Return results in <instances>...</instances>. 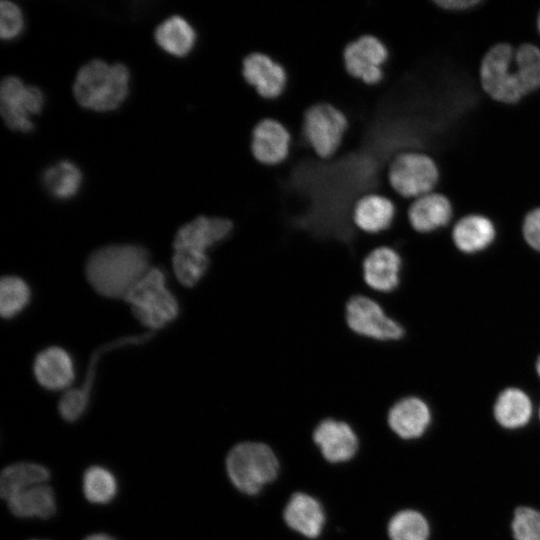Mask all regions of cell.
<instances>
[{"mask_svg": "<svg viewBox=\"0 0 540 540\" xmlns=\"http://www.w3.org/2000/svg\"><path fill=\"white\" fill-rule=\"evenodd\" d=\"M31 289L27 282L16 276L7 275L0 281V313L4 319L20 314L30 303Z\"/></svg>", "mask_w": 540, "mask_h": 540, "instance_id": "obj_30", "label": "cell"}, {"mask_svg": "<svg viewBox=\"0 0 540 540\" xmlns=\"http://www.w3.org/2000/svg\"><path fill=\"white\" fill-rule=\"evenodd\" d=\"M283 518L290 529L310 539L321 534L325 523V513L320 502L302 492H296L290 497Z\"/></svg>", "mask_w": 540, "mask_h": 540, "instance_id": "obj_20", "label": "cell"}, {"mask_svg": "<svg viewBox=\"0 0 540 540\" xmlns=\"http://www.w3.org/2000/svg\"><path fill=\"white\" fill-rule=\"evenodd\" d=\"M511 526L515 540H540V511L528 506L518 507Z\"/></svg>", "mask_w": 540, "mask_h": 540, "instance_id": "obj_32", "label": "cell"}, {"mask_svg": "<svg viewBox=\"0 0 540 540\" xmlns=\"http://www.w3.org/2000/svg\"><path fill=\"white\" fill-rule=\"evenodd\" d=\"M234 222L226 217L200 215L181 226L173 239V250L209 251L228 240L234 232Z\"/></svg>", "mask_w": 540, "mask_h": 540, "instance_id": "obj_15", "label": "cell"}, {"mask_svg": "<svg viewBox=\"0 0 540 540\" xmlns=\"http://www.w3.org/2000/svg\"><path fill=\"white\" fill-rule=\"evenodd\" d=\"M430 423L429 406L416 396H406L397 400L387 412L389 428L405 440L421 437Z\"/></svg>", "mask_w": 540, "mask_h": 540, "instance_id": "obj_18", "label": "cell"}, {"mask_svg": "<svg viewBox=\"0 0 540 540\" xmlns=\"http://www.w3.org/2000/svg\"><path fill=\"white\" fill-rule=\"evenodd\" d=\"M397 213V206L389 196L379 192H366L351 205L350 221L357 232L379 236L392 228Z\"/></svg>", "mask_w": 540, "mask_h": 540, "instance_id": "obj_14", "label": "cell"}, {"mask_svg": "<svg viewBox=\"0 0 540 540\" xmlns=\"http://www.w3.org/2000/svg\"><path fill=\"white\" fill-rule=\"evenodd\" d=\"M9 510L17 517H37L47 519L56 512L53 489L46 485H36L20 491L7 499Z\"/></svg>", "mask_w": 540, "mask_h": 540, "instance_id": "obj_23", "label": "cell"}, {"mask_svg": "<svg viewBox=\"0 0 540 540\" xmlns=\"http://www.w3.org/2000/svg\"><path fill=\"white\" fill-rule=\"evenodd\" d=\"M345 324L359 338L378 343H393L405 335L404 326L390 315L380 300L371 294L351 296L344 309Z\"/></svg>", "mask_w": 540, "mask_h": 540, "instance_id": "obj_5", "label": "cell"}, {"mask_svg": "<svg viewBox=\"0 0 540 540\" xmlns=\"http://www.w3.org/2000/svg\"><path fill=\"white\" fill-rule=\"evenodd\" d=\"M536 371H537L538 376L540 377V356L538 357L537 362H536Z\"/></svg>", "mask_w": 540, "mask_h": 540, "instance_id": "obj_39", "label": "cell"}, {"mask_svg": "<svg viewBox=\"0 0 540 540\" xmlns=\"http://www.w3.org/2000/svg\"><path fill=\"white\" fill-rule=\"evenodd\" d=\"M32 540H38V539H32Z\"/></svg>", "mask_w": 540, "mask_h": 540, "instance_id": "obj_41", "label": "cell"}, {"mask_svg": "<svg viewBox=\"0 0 540 540\" xmlns=\"http://www.w3.org/2000/svg\"><path fill=\"white\" fill-rule=\"evenodd\" d=\"M386 176L393 192L403 199L414 200L437 189L440 169L430 154L410 149L392 158Z\"/></svg>", "mask_w": 540, "mask_h": 540, "instance_id": "obj_7", "label": "cell"}, {"mask_svg": "<svg viewBox=\"0 0 540 540\" xmlns=\"http://www.w3.org/2000/svg\"><path fill=\"white\" fill-rule=\"evenodd\" d=\"M135 318L146 328L160 329L173 322L179 304L167 286L164 272L151 267L124 299Z\"/></svg>", "mask_w": 540, "mask_h": 540, "instance_id": "obj_3", "label": "cell"}, {"mask_svg": "<svg viewBox=\"0 0 540 540\" xmlns=\"http://www.w3.org/2000/svg\"><path fill=\"white\" fill-rule=\"evenodd\" d=\"M82 174L72 162L62 160L48 167L43 174V183L48 192L57 199H69L79 190Z\"/></svg>", "mask_w": 540, "mask_h": 540, "instance_id": "obj_28", "label": "cell"}, {"mask_svg": "<svg viewBox=\"0 0 540 540\" xmlns=\"http://www.w3.org/2000/svg\"><path fill=\"white\" fill-rule=\"evenodd\" d=\"M226 470L232 484L239 491L255 495L275 480L279 472V461L267 444L242 442L227 454Z\"/></svg>", "mask_w": 540, "mask_h": 540, "instance_id": "obj_4", "label": "cell"}, {"mask_svg": "<svg viewBox=\"0 0 540 540\" xmlns=\"http://www.w3.org/2000/svg\"><path fill=\"white\" fill-rule=\"evenodd\" d=\"M150 268V254L143 246L109 244L89 255L85 275L99 295L124 300Z\"/></svg>", "mask_w": 540, "mask_h": 540, "instance_id": "obj_1", "label": "cell"}, {"mask_svg": "<svg viewBox=\"0 0 540 540\" xmlns=\"http://www.w3.org/2000/svg\"><path fill=\"white\" fill-rule=\"evenodd\" d=\"M292 145V134L282 121L264 117L250 132V153L253 159L266 167L277 166L287 160Z\"/></svg>", "mask_w": 540, "mask_h": 540, "instance_id": "obj_13", "label": "cell"}, {"mask_svg": "<svg viewBox=\"0 0 540 540\" xmlns=\"http://www.w3.org/2000/svg\"><path fill=\"white\" fill-rule=\"evenodd\" d=\"M387 532L390 540H428L430 527L420 512L406 509L391 518Z\"/></svg>", "mask_w": 540, "mask_h": 540, "instance_id": "obj_31", "label": "cell"}, {"mask_svg": "<svg viewBox=\"0 0 540 540\" xmlns=\"http://www.w3.org/2000/svg\"><path fill=\"white\" fill-rule=\"evenodd\" d=\"M481 0H434L442 10L451 13H462L476 7Z\"/></svg>", "mask_w": 540, "mask_h": 540, "instance_id": "obj_36", "label": "cell"}, {"mask_svg": "<svg viewBox=\"0 0 540 540\" xmlns=\"http://www.w3.org/2000/svg\"><path fill=\"white\" fill-rule=\"evenodd\" d=\"M539 419H540V407H539Z\"/></svg>", "mask_w": 540, "mask_h": 540, "instance_id": "obj_40", "label": "cell"}, {"mask_svg": "<svg viewBox=\"0 0 540 540\" xmlns=\"http://www.w3.org/2000/svg\"><path fill=\"white\" fill-rule=\"evenodd\" d=\"M390 59L386 43L377 35L365 33L345 44L343 67L352 79L364 85H378L384 80V66Z\"/></svg>", "mask_w": 540, "mask_h": 540, "instance_id": "obj_9", "label": "cell"}, {"mask_svg": "<svg viewBox=\"0 0 540 540\" xmlns=\"http://www.w3.org/2000/svg\"><path fill=\"white\" fill-rule=\"evenodd\" d=\"M84 540H115L109 535L103 533L92 534L86 537Z\"/></svg>", "mask_w": 540, "mask_h": 540, "instance_id": "obj_37", "label": "cell"}, {"mask_svg": "<svg viewBox=\"0 0 540 540\" xmlns=\"http://www.w3.org/2000/svg\"><path fill=\"white\" fill-rule=\"evenodd\" d=\"M43 104V93L37 87L26 86L15 76L2 80L0 109L8 128L21 132L31 131L34 124L29 115L40 113Z\"/></svg>", "mask_w": 540, "mask_h": 540, "instance_id": "obj_10", "label": "cell"}, {"mask_svg": "<svg viewBox=\"0 0 540 540\" xmlns=\"http://www.w3.org/2000/svg\"><path fill=\"white\" fill-rule=\"evenodd\" d=\"M49 470L41 464L32 462L14 463L2 470L0 493L8 499L12 495L36 485L46 484Z\"/></svg>", "mask_w": 540, "mask_h": 540, "instance_id": "obj_25", "label": "cell"}, {"mask_svg": "<svg viewBox=\"0 0 540 540\" xmlns=\"http://www.w3.org/2000/svg\"><path fill=\"white\" fill-rule=\"evenodd\" d=\"M313 440L330 463L346 462L356 454L359 442L352 427L343 420L325 418L313 431Z\"/></svg>", "mask_w": 540, "mask_h": 540, "instance_id": "obj_16", "label": "cell"}, {"mask_svg": "<svg viewBox=\"0 0 540 540\" xmlns=\"http://www.w3.org/2000/svg\"><path fill=\"white\" fill-rule=\"evenodd\" d=\"M0 7L1 37L2 39H13L23 29L24 20L22 12L16 4L10 1H1Z\"/></svg>", "mask_w": 540, "mask_h": 540, "instance_id": "obj_34", "label": "cell"}, {"mask_svg": "<svg viewBox=\"0 0 540 540\" xmlns=\"http://www.w3.org/2000/svg\"><path fill=\"white\" fill-rule=\"evenodd\" d=\"M211 259L208 253L193 249H175L172 268L177 280L185 287L192 288L208 274Z\"/></svg>", "mask_w": 540, "mask_h": 540, "instance_id": "obj_27", "label": "cell"}, {"mask_svg": "<svg viewBox=\"0 0 540 540\" xmlns=\"http://www.w3.org/2000/svg\"><path fill=\"white\" fill-rule=\"evenodd\" d=\"M241 77L263 100L278 99L288 87L286 68L269 54L249 52L241 61Z\"/></svg>", "mask_w": 540, "mask_h": 540, "instance_id": "obj_12", "label": "cell"}, {"mask_svg": "<svg viewBox=\"0 0 540 540\" xmlns=\"http://www.w3.org/2000/svg\"><path fill=\"white\" fill-rule=\"evenodd\" d=\"M451 236L460 251L471 254L487 248L494 241L496 227L488 216L469 213L456 221Z\"/></svg>", "mask_w": 540, "mask_h": 540, "instance_id": "obj_21", "label": "cell"}, {"mask_svg": "<svg viewBox=\"0 0 540 540\" xmlns=\"http://www.w3.org/2000/svg\"><path fill=\"white\" fill-rule=\"evenodd\" d=\"M515 44L499 41L484 53L478 70L484 94L494 102L513 105L526 95L518 81L514 66Z\"/></svg>", "mask_w": 540, "mask_h": 540, "instance_id": "obj_6", "label": "cell"}, {"mask_svg": "<svg viewBox=\"0 0 540 540\" xmlns=\"http://www.w3.org/2000/svg\"><path fill=\"white\" fill-rule=\"evenodd\" d=\"M348 129L347 115L332 103L316 102L303 113L302 136L322 160H328L339 150Z\"/></svg>", "mask_w": 540, "mask_h": 540, "instance_id": "obj_8", "label": "cell"}, {"mask_svg": "<svg viewBox=\"0 0 540 540\" xmlns=\"http://www.w3.org/2000/svg\"><path fill=\"white\" fill-rule=\"evenodd\" d=\"M403 261L398 250L388 244L371 249L361 263L362 281L371 295L386 296L401 283Z\"/></svg>", "mask_w": 540, "mask_h": 540, "instance_id": "obj_11", "label": "cell"}, {"mask_svg": "<svg viewBox=\"0 0 540 540\" xmlns=\"http://www.w3.org/2000/svg\"><path fill=\"white\" fill-rule=\"evenodd\" d=\"M85 498L94 504H107L116 496L118 484L111 471L102 466H91L83 475Z\"/></svg>", "mask_w": 540, "mask_h": 540, "instance_id": "obj_29", "label": "cell"}, {"mask_svg": "<svg viewBox=\"0 0 540 540\" xmlns=\"http://www.w3.org/2000/svg\"><path fill=\"white\" fill-rule=\"evenodd\" d=\"M128 87L129 71L124 64L109 65L94 59L78 71L73 93L81 106L105 112L116 109L124 101Z\"/></svg>", "mask_w": 540, "mask_h": 540, "instance_id": "obj_2", "label": "cell"}, {"mask_svg": "<svg viewBox=\"0 0 540 540\" xmlns=\"http://www.w3.org/2000/svg\"><path fill=\"white\" fill-rule=\"evenodd\" d=\"M533 406L529 396L521 389H504L497 397L493 414L497 423L506 429H518L531 419Z\"/></svg>", "mask_w": 540, "mask_h": 540, "instance_id": "obj_22", "label": "cell"}, {"mask_svg": "<svg viewBox=\"0 0 540 540\" xmlns=\"http://www.w3.org/2000/svg\"><path fill=\"white\" fill-rule=\"evenodd\" d=\"M536 30L540 38V9L538 11L537 18H536Z\"/></svg>", "mask_w": 540, "mask_h": 540, "instance_id": "obj_38", "label": "cell"}, {"mask_svg": "<svg viewBox=\"0 0 540 540\" xmlns=\"http://www.w3.org/2000/svg\"><path fill=\"white\" fill-rule=\"evenodd\" d=\"M521 229L526 243L540 252V206L534 207L526 213Z\"/></svg>", "mask_w": 540, "mask_h": 540, "instance_id": "obj_35", "label": "cell"}, {"mask_svg": "<svg viewBox=\"0 0 540 540\" xmlns=\"http://www.w3.org/2000/svg\"><path fill=\"white\" fill-rule=\"evenodd\" d=\"M514 66L526 96L540 89V38L515 44Z\"/></svg>", "mask_w": 540, "mask_h": 540, "instance_id": "obj_26", "label": "cell"}, {"mask_svg": "<svg viewBox=\"0 0 540 540\" xmlns=\"http://www.w3.org/2000/svg\"><path fill=\"white\" fill-rule=\"evenodd\" d=\"M158 45L174 56L187 55L196 42L191 24L179 15H173L158 25L154 33Z\"/></svg>", "mask_w": 540, "mask_h": 540, "instance_id": "obj_24", "label": "cell"}, {"mask_svg": "<svg viewBox=\"0 0 540 540\" xmlns=\"http://www.w3.org/2000/svg\"><path fill=\"white\" fill-rule=\"evenodd\" d=\"M38 384L50 391L66 389L75 378L74 362L70 354L59 346L40 351L33 363Z\"/></svg>", "mask_w": 540, "mask_h": 540, "instance_id": "obj_19", "label": "cell"}, {"mask_svg": "<svg viewBox=\"0 0 540 540\" xmlns=\"http://www.w3.org/2000/svg\"><path fill=\"white\" fill-rule=\"evenodd\" d=\"M90 397L83 394L79 388L66 391L58 403L60 416L68 422L78 420L86 411Z\"/></svg>", "mask_w": 540, "mask_h": 540, "instance_id": "obj_33", "label": "cell"}, {"mask_svg": "<svg viewBox=\"0 0 540 540\" xmlns=\"http://www.w3.org/2000/svg\"><path fill=\"white\" fill-rule=\"evenodd\" d=\"M409 226L418 233H431L447 226L453 217L451 199L439 190L412 200L406 211Z\"/></svg>", "mask_w": 540, "mask_h": 540, "instance_id": "obj_17", "label": "cell"}]
</instances>
